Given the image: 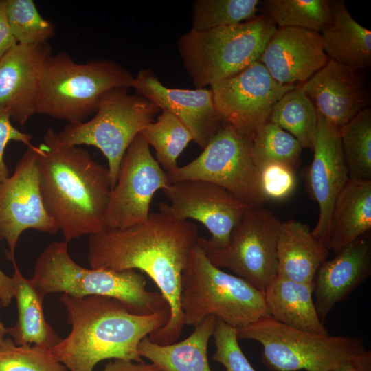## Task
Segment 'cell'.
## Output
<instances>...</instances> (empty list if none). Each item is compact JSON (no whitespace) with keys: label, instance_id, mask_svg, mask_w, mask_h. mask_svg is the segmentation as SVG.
<instances>
[{"label":"cell","instance_id":"1","mask_svg":"<svg viewBox=\"0 0 371 371\" xmlns=\"http://www.w3.org/2000/svg\"><path fill=\"white\" fill-rule=\"evenodd\" d=\"M199 237L195 224L174 217L164 202L144 223L124 229L106 227L89 236L91 268L139 269L150 277L166 300L170 318L148 335L154 343L171 344L181 335L185 326L180 306L181 276Z\"/></svg>","mask_w":371,"mask_h":371},{"label":"cell","instance_id":"2","mask_svg":"<svg viewBox=\"0 0 371 371\" xmlns=\"http://www.w3.org/2000/svg\"><path fill=\"white\" fill-rule=\"evenodd\" d=\"M48 129L38 145L39 188L45 209L64 240L103 230L111 194L108 168L79 146H63Z\"/></svg>","mask_w":371,"mask_h":371},{"label":"cell","instance_id":"3","mask_svg":"<svg viewBox=\"0 0 371 371\" xmlns=\"http://www.w3.org/2000/svg\"><path fill=\"white\" fill-rule=\"evenodd\" d=\"M59 300L71 329L49 350L68 371H93L106 359L144 362L138 352L139 341L164 326L170 315V310L136 315L118 300L100 295L63 294Z\"/></svg>","mask_w":371,"mask_h":371},{"label":"cell","instance_id":"4","mask_svg":"<svg viewBox=\"0 0 371 371\" xmlns=\"http://www.w3.org/2000/svg\"><path fill=\"white\" fill-rule=\"evenodd\" d=\"M31 280L43 297L51 293L74 297L105 296L118 300L131 313L142 315L170 310L159 292L146 289L142 273L134 269L82 267L71 258L65 240L53 242L42 251Z\"/></svg>","mask_w":371,"mask_h":371},{"label":"cell","instance_id":"5","mask_svg":"<svg viewBox=\"0 0 371 371\" xmlns=\"http://www.w3.org/2000/svg\"><path fill=\"white\" fill-rule=\"evenodd\" d=\"M134 76L109 59L80 63L67 52L52 55L47 63L37 98L35 113L80 123L95 113L106 92L130 89Z\"/></svg>","mask_w":371,"mask_h":371},{"label":"cell","instance_id":"6","mask_svg":"<svg viewBox=\"0 0 371 371\" xmlns=\"http://www.w3.org/2000/svg\"><path fill=\"white\" fill-rule=\"evenodd\" d=\"M180 306L194 327L209 316L236 328L269 315L262 291L214 266L198 245L182 273Z\"/></svg>","mask_w":371,"mask_h":371},{"label":"cell","instance_id":"7","mask_svg":"<svg viewBox=\"0 0 371 371\" xmlns=\"http://www.w3.org/2000/svg\"><path fill=\"white\" fill-rule=\"evenodd\" d=\"M275 23L266 14L236 25L190 30L177 41L184 67L196 89L232 76L258 62Z\"/></svg>","mask_w":371,"mask_h":371},{"label":"cell","instance_id":"8","mask_svg":"<svg viewBox=\"0 0 371 371\" xmlns=\"http://www.w3.org/2000/svg\"><path fill=\"white\" fill-rule=\"evenodd\" d=\"M236 331L238 339L262 345L261 359L270 371H328L352 363L367 350L360 337L313 333L286 326L269 315Z\"/></svg>","mask_w":371,"mask_h":371},{"label":"cell","instance_id":"9","mask_svg":"<svg viewBox=\"0 0 371 371\" xmlns=\"http://www.w3.org/2000/svg\"><path fill=\"white\" fill-rule=\"evenodd\" d=\"M160 109L151 101L128 89L118 88L104 93L95 115L80 123L68 124L55 133V141L63 146H92L106 157L111 189L128 146Z\"/></svg>","mask_w":371,"mask_h":371},{"label":"cell","instance_id":"10","mask_svg":"<svg viewBox=\"0 0 371 371\" xmlns=\"http://www.w3.org/2000/svg\"><path fill=\"white\" fill-rule=\"evenodd\" d=\"M251 138L223 122L203 152L188 164L166 172L170 183L188 180L218 185L251 207L263 206Z\"/></svg>","mask_w":371,"mask_h":371},{"label":"cell","instance_id":"11","mask_svg":"<svg viewBox=\"0 0 371 371\" xmlns=\"http://www.w3.org/2000/svg\"><path fill=\"white\" fill-rule=\"evenodd\" d=\"M281 223L263 206L250 207L221 247L199 237L198 246L216 267L231 270L261 291L277 275V240Z\"/></svg>","mask_w":371,"mask_h":371},{"label":"cell","instance_id":"12","mask_svg":"<svg viewBox=\"0 0 371 371\" xmlns=\"http://www.w3.org/2000/svg\"><path fill=\"white\" fill-rule=\"evenodd\" d=\"M169 184L166 172L153 157L144 136L138 134L123 157L111 190L106 227L124 229L145 223L155 192Z\"/></svg>","mask_w":371,"mask_h":371},{"label":"cell","instance_id":"13","mask_svg":"<svg viewBox=\"0 0 371 371\" xmlns=\"http://www.w3.org/2000/svg\"><path fill=\"white\" fill-rule=\"evenodd\" d=\"M210 87L221 120L252 139L276 103L295 85L280 84L258 61Z\"/></svg>","mask_w":371,"mask_h":371},{"label":"cell","instance_id":"14","mask_svg":"<svg viewBox=\"0 0 371 371\" xmlns=\"http://www.w3.org/2000/svg\"><path fill=\"white\" fill-rule=\"evenodd\" d=\"M38 146L27 147L14 173L0 183V240H5L6 257L14 251L23 232L34 229L55 234L59 230L48 216L40 192Z\"/></svg>","mask_w":371,"mask_h":371},{"label":"cell","instance_id":"15","mask_svg":"<svg viewBox=\"0 0 371 371\" xmlns=\"http://www.w3.org/2000/svg\"><path fill=\"white\" fill-rule=\"evenodd\" d=\"M163 192L170 201V213L176 218L202 223L210 232L207 242L225 246L234 227L251 207L224 188L208 181L188 180L170 183Z\"/></svg>","mask_w":371,"mask_h":371},{"label":"cell","instance_id":"16","mask_svg":"<svg viewBox=\"0 0 371 371\" xmlns=\"http://www.w3.org/2000/svg\"><path fill=\"white\" fill-rule=\"evenodd\" d=\"M317 113V123L313 143L311 164L304 172L309 196L317 202L319 216L311 231L313 236L326 247L330 217L335 200L349 179L339 129ZM327 248V247H326Z\"/></svg>","mask_w":371,"mask_h":371},{"label":"cell","instance_id":"17","mask_svg":"<svg viewBox=\"0 0 371 371\" xmlns=\"http://www.w3.org/2000/svg\"><path fill=\"white\" fill-rule=\"evenodd\" d=\"M52 56V47L43 43L17 44L0 58V106L22 126L36 114L41 82Z\"/></svg>","mask_w":371,"mask_h":371},{"label":"cell","instance_id":"18","mask_svg":"<svg viewBox=\"0 0 371 371\" xmlns=\"http://www.w3.org/2000/svg\"><path fill=\"white\" fill-rule=\"evenodd\" d=\"M137 94L178 118L203 149L223 122L218 116L210 89H184L164 86L150 69H141L132 83Z\"/></svg>","mask_w":371,"mask_h":371},{"label":"cell","instance_id":"19","mask_svg":"<svg viewBox=\"0 0 371 371\" xmlns=\"http://www.w3.org/2000/svg\"><path fill=\"white\" fill-rule=\"evenodd\" d=\"M328 60L318 32L280 27L271 37L258 61L276 81L290 85L306 81Z\"/></svg>","mask_w":371,"mask_h":371},{"label":"cell","instance_id":"20","mask_svg":"<svg viewBox=\"0 0 371 371\" xmlns=\"http://www.w3.org/2000/svg\"><path fill=\"white\" fill-rule=\"evenodd\" d=\"M297 87L329 122L340 129L368 104V96L356 71L328 59L327 63Z\"/></svg>","mask_w":371,"mask_h":371},{"label":"cell","instance_id":"21","mask_svg":"<svg viewBox=\"0 0 371 371\" xmlns=\"http://www.w3.org/2000/svg\"><path fill=\"white\" fill-rule=\"evenodd\" d=\"M371 275V232H369L326 260L313 278L314 304L324 322L332 308L346 300Z\"/></svg>","mask_w":371,"mask_h":371},{"label":"cell","instance_id":"22","mask_svg":"<svg viewBox=\"0 0 371 371\" xmlns=\"http://www.w3.org/2000/svg\"><path fill=\"white\" fill-rule=\"evenodd\" d=\"M313 290V282H298L276 275L263 291L269 316L289 327L329 335L316 310Z\"/></svg>","mask_w":371,"mask_h":371},{"label":"cell","instance_id":"23","mask_svg":"<svg viewBox=\"0 0 371 371\" xmlns=\"http://www.w3.org/2000/svg\"><path fill=\"white\" fill-rule=\"evenodd\" d=\"M276 251L277 275L305 283L313 282L328 255V249L313 236L309 227L293 219L281 223Z\"/></svg>","mask_w":371,"mask_h":371},{"label":"cell","instance_id":"24","mask_svg":"<svg viewBox=\"0 0 371 371\" xmlns=\"http://www.w3.org/2000/svg\"><path fill=\"white\" fill-rule=\"evenodd\" d=\"M371 231V181L349 179L331 212L326 247L336 254Z\"/></svg>","mask_w":371,"mask_h":371},{"label":"cell","instance_id":"25","mask_svg":"<svg viewBox=\"0 0 371 371\" xmlns=\"http://www.w3.org/2000/svg\"><path fill=\"white\" fill-rule=\"evenodd\" d=\"M332 21L319 34L324 52L354 71L371 65V32L357 23L344 1H330Z\"/></svg>","mask_w":371,"mask_h":371},{"label":"cell","instance_id":"26","mask_svg":"<svg viewBox=\"0 0 371 371\" xmlns=\"http://www.w3.org/2000/svg\"><path fill=\"white\" fill-rule=\"evenodd\" d=\"M215 322V317H207L188 337L171 344L159 345L146 336L139 343V355L165 371H211L207 347Z\"/></svg>","mask_w":371,"mask_h":371},{"label":"cell","instance_id":"27","mask_svg":"<svg viewBox=\"0 0 371 371\" xmlns=\"http://www.w3.org/2000/svg\"><path fill=\"white\" fill-rule=\"evenodd\" d=\"M14 266L13 295L16 301L18 319L16 324L8 328V334L16 345H35L50 349L61 338L45 319L43 300L32 280L25 278L16 263Z\"/></svg>","mask_w":371,"mask_h":371},{"label":"cell","instance_id":"28","mask_svg":"<svg viewBox=\"0 0 371 371\" xmlns=\"http://www.w3.org/2000/svg\"><path fill=\"white\" fill-rule=\"evenodd\" d=\"M269 121L292 135L302 148L313 150L317 113L313 102L297 86L276 103Z\"/></svg>","mask_w":371,"mask_h":371},{"label":"cell","instance_id":"29","mask_svg":"<svg viewBox=\"0 0 371 371\" xmlns=\"http://www.w3.org/2000/svg\"><path fill=\"white\" fill-rule=\"evenodd\" d=\"M142 131L148 144L153 147L156 159L166 172L178 167L177 159L193 137L187 127L166 110Z\"/></svg>","mask_w":371,"mask_h":371},{"label":"cell","instance_id":"30","mask_svg":"<svg viewBox=\"0 0 371 371\" xmlns=\"http://www.w3.org/2000/svg\"><path fill=\"white\" fill-rule=\"evenodd\" d=\"M349 179L371 181V111L366 108L339 129Z\"/></svg>","mask_w":371,"mask_h":371},{"label":"cell","instance_id":"31","mask_svg":"<svg viewBox=\"0 0 371 371\" xmlns=\"http://www.w3.org/2000/svg\"><path fill=\"white\" fill-rule=\"evenodd\" d=\"M267 15L280 27H297L319 33L332 21L330 1L267 0Z\"/></svg>","mask_w":371,"mask_h":371},{"label":"cell","instance_id":"32","mask_svg":"<svg viewBox=\"0 0 371 371\" xmlns=\"http://www.w3.org/2000/svg\"><path fill=\"white\" fill-rule=\"evenodd\" d=\"M258 0H196L192 7V27L205 31L241 23L255 18Z\"/></svg>","mask_w":371,"mask_h":371},{"label":"cell","instance_id":"33","mask_svg":"<svg viewBox=\"0 0 371 371\" xmlns=\"http://www.w3.org/2000/svg\"><path fill=\"white\" fill-rule=\"evenodd\" d=\"M302 148L292 135L269 120L251 139L252 156L258 168L268 162H280L295 168Z\"/></svg>","mask_w":371,"mask_h":371},{"label":"cell","instance_id":"34","mask_svg":"<svg viewBox=\"0 0 371 371\" xmlns=\"http://www.w3.org/2000/svg\"><path fill=\"white\" fill-rule=\"evenodd\" d=\"M6 12L18 44L47 43L55 35L54 25L41 15L32 0H6Z\"/></svg>","mask_w":371,"mask_h":371},{"label":"cell","instance_id":"35","mask_svg":"<svg viewBox=\"0 0 371 371\" xmlns=\"http://www.w3.org/2000/svg\"><path fill=\"white\" fill-rule=\"evenodd\" d=\"M0 371H68L49 349L35 345H16L10 338L0 344Z\"/></svg>","mask_w":371,"mask_h":371},{"label":"cell","instance_id":"36","mask_svg":"<svg viewBox=\"0 0 371 371\" xmlns=\"http://www.w3.org/2000/svg\"><path fill=\"white\" fill-rule=\"evenodd\" d=\"M212 336L216 346L212 359L222 364L225 371H256L239 346L236 328L216 318Z\"/></svg>","mask_w":371,"mask_h":371},{"label":"cell","instance_id":"37","mask_svg":"<svg viewBox=\"0 0 371 371\" xmlns=\"http://www.w3.org/2000/svg\"><path fill=\"white\" fill-rule=\"evenodd\" d=\"M294 169L280 162H268L258 168L259 188L265 202L282 201L293 194L297 185Z\"/></svg>","mask_w":371,"mask_h":371},{"label":"cell","instance_id":"38","mask_svg":"<svg viewBox=\"0 0 371 371\" xmlns=\"http://www.w3.org/2000/svg\"><path fill=\"white\" fill-rule=\"evenodd\" d=\"M32 135L15 128L11 123V117L7 110L0 106V183L9 177L5 164L4 151L10 142H21L27 147L32 146Z\"/></svg>","mask_w":371,"mask_h":371},{"label":"cell","instance_id":"39","mask_svg":"<svg viewBox=\"0 0 371 371\" xmlns=\"http://www.w3.org/2000/svg\"><path fill=\"white\" fill-rule=\"evenodd\" d=\"M6 12V0H0V58L17 45Z\"/></svg>","mask_w":371,"mask_h":371},{"label":"cell","instance_id":"40","mask_svg":"<svg viewBox=\"0 0 371 371\" xmlns=\"http://www.w3.org/2000/svg\"><path fill=\"white\" fill-rule=\"evenodd\" d=\"M102 371H165L153 363H138L133 361L111 359Z\"/></svg>","mask_w":371,"mask_h":371},{"label":"cell","instance_id":"41","mask_svg":"<svg viewBox=\"0 0 371 371\" xmlns=\"http://www.w3.org/2000/svg\"><path fill=\"white\" fill-rule=\"evenodd\" d=\"M13 295V280L0 269V304L7 307L12 302Z\"/></svg>","mask_w":371,"mask_h":371},{"label":"cell","instance_id":"42","mask_svg":"<svg viewBox=\"0 0 371 371\" xmlns=\"http://www.w3.org/2000/svg\"><path fill=\"white\" fill-rule=\"evenodd\" d=\"M328 371H359L352 363H346Z\"/></svg>","mask_w":371,"mask_h":371},{"label":"cell","instance_id":"43","mask_svg":"<svg viewBox=\"0 0 371 371\" xmlns=\"http://www.w3.org/2000/svg\"><path fill=\"white\" fill-rule=\"evenodd\" d=\"M1 307V304H0ZM8 334V328L4 326L3 323L0 319V344L3 342L5 339V335Z\"/></svg>","mask_w":371,"mask_h":371}]
</instances>
